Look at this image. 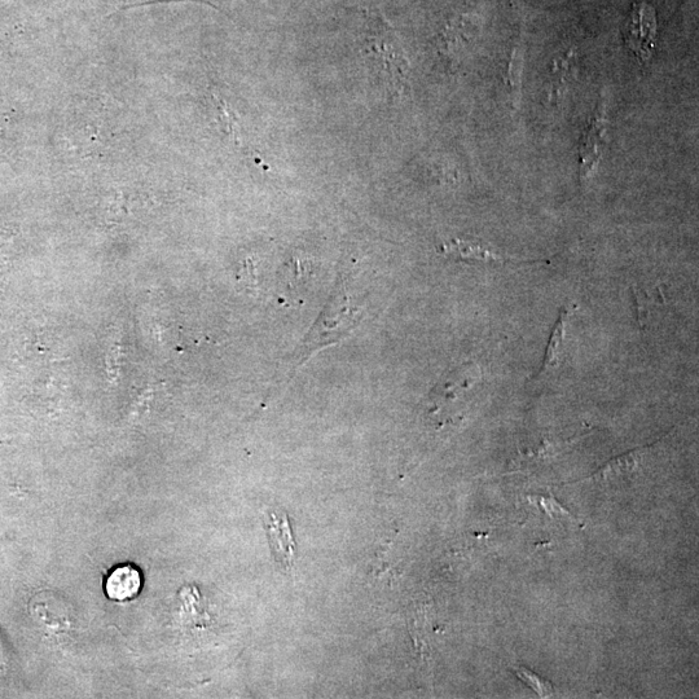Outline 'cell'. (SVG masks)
<instances>
[{
  "label": "cell",
  "instance_id": "obj_3",
  "mask_svg": "<svg viewBox=\"0 0 699 699\" xmlns=\"http://www.w3.org/2000/svg\"><path fill=\"white\" fill-rule=\"evenodd\" d=\"M608 133V117L604 104L597 107L583 136L579 152V174L583 182L592 179L599 169Z\"/></svg>",
  "mask_w": 699,
  "mask_h": 699
},
{
  "label": "cell",
  "instance_id": "obj_13",
  "mask_svg": "<svg viewBox=\"0 0 699 699\" xmlns=\"http://www.w3.org/2000/svg\"><path fill=\"white\" fill-rule=\"evenodd\" d=\"M217 101L219 117H221L224 130H226L228 134L233 136L235 142L240 143L239 130H237L236 121L233 120L230 108L227 107V104L224 103L222 99L217 98Z\"/></svg>",
  "mask_w": 699,
  "mask_h": 699
},
{
  "label": "cell",
  "instance_id": "obj_8",
  "mask_svg": "<svg viewBox=\"0 0 699 699\" xmlns=\"http://www.w3.org/2000/svg\"><path fill=\"white\" fill-rule=\"evenodd\" d=\"M573 312V307H562L560 315H558L555 327L552 329L551 338H549L547 350L543 359L540 371L534 377H539L560 367L565 351V331L566 320Z\"/></svg>",
  "mask_w": 699,
  "mask_h": 699
},
{
  "label": "cell",
  "instance_id": "obj_2",
  "mask_svg": "<svg viewBox=\"0 0 699 699\" xmlns=\"http://www.w3.org/2000/svg\"><path fill=\"white\" fill-rule=\"evenodd\" d=\"M366 46L390 95L402 99L410 91L411 67L394 29L378 17L368 30Z\"/></svg>",
  "mask_w": 699,
  "mask_h": 699
},
{
  "label": "cell",
  "instance_id": "obj_9",
  "mask_svg": "<svg viewBox=\"0 0 699 699\" xmlns=\"http://www.w3.org/2000/svg\"><path fill=\"white\" fill-rule=\"evenodd\" d=\"M650 447L639 448V450L627 452L623 456L615 457V459L610 460L606 463L599 472L593 474V479H599V481H609V479L621 478L626 476V474H632L635 472L643 457L645 452L649 450Z\"/></svg>",
  "mask_w": 699,
  "mask_h": 699
},
{
  "label": "cell",
  "instance_id": "obj_4",
  "mask_svg": "<svg viewBox=\"0 0 699 699\" xmlns=\"http://www.w3.org/2000/svg\"><path fill=\"white\" fill-rule=\"evenodd\" d=\"M655 32L657 23L652 8L645 3L635 4L627 32L624 33V41L641 63H646L653 55Z\"/></svg>",
  "mask_w": 699,
  "mask_h": 699
},
{
  "label": "cell",
  "instance_id": "obj_5",
  "mask_svg": "<svg viewBox=\"0 0 699 699\" xmlns=\"http://www.w3.org/2000/svg\"><path fill=\"white\" fill-rule=\"evenodd\" d=\"M144 575L133 562L112 567L104 580V592L109 600L127 602L136 599L142 592Z\"/></svg>",
  "mask_w": 699,
  "mask_h": 699
},
{
  "label": "cell",
  "instance_id": "obj_12",
  "mask_svg": "<svg viewBox=\"0 0 699 699\" xmlns=\"http://www.w3.org/2000/svg\"><path fill=\"white\" fill-rule=\"evenodd\" d=\"M631 292L633 298H635L637 323H639L641 331H646V328L652 322L655 300L645 290L636 287V285H633Z\"/></svg>",
  "mask_w": 699,
  "mask_h": 699
},
{
  "label": "cell",
  "instance_id": "obj_11",
  "mask_svg": "<svg viewBox=\"0 0 699 699\" xmlns=\"http://www.w3.org/2000/svg\"><path fill=\"white\" fill-rule=\"evenodd\" d=\"M523 70V54L521 48H514L511 59H509V67L507 72V83L511 90L512 100L514 105H520L521 100V81Z\"/></svg>",
  "mask_w": 699,
  "mask_h": 699
},
{
  "label": "cell",
  "instance_id": "obj_1",
  "mask_svg": "<svg viewBox=\"0 0 699 699\" xmlns=\"http://www.w3.org/2000/svg\"><path fill=\"white\" fill-rule=\"evenodd\" d=\"M363 315V309L356 306L353 298L350 297L349 289L346 288V280L344 278L338 280L331 300L325 306L318 322L301 346L298 347L297 354L293 356L292 362H290L289 376L285 378V382L292 380L298 369L323 347L338 344L349 337L362 322Z\"/></svg>",
  "mask_w": 699,
  "mask_h": 699
},
{
  "label": "cell",
  "instance_id": "obj_10",
  "mask_svg": "<svg viewBox=\"0 0 699 699\" xmlns=\"http://www.w3.org/2000/svg\"><path fill=\"white\" fill-rule=\"evenodd\" d=\"M575 72H577V56H574L573 51L555 60L552 68L551 91H549L551 100H561L571 79L575 77Z\"/></svg>",
  "mask_w": 699,
  "mask_h": 699
},
{
  "label": "cell",
  "instance_id": "obj_6",
  "mask_svg": "<svg viewBox=\"0 0 699 699\" xmlns=\"http://www.w3.org/2000/svg\"><path fill=\"white\" fill-rule=\"evenodd\" d=\"M442 253L457 261L487 263V265H507V263H539V261H518L492 250L489 245L476 240L454 239L442 245Z\"/></svg>",
  "mask_w": 699,
  "mask_h": 699
},
{
  "label": "cell",
  "instance_id": "obj_7",
  "mask_svg": "<svg viewBox=\"0 0 699 699\" xmlns=\"http://www.w3.org/2000/svg\"><path fill=\"white\" fill-rule=\"evenodd\" d=\"M267 530L276 561L288 569L293 561L294 542L287 517L272 513L270 520H268Z\"/></svg>",
  "mask_w": 699,
  "mask_h": 699
}]
</instances>
